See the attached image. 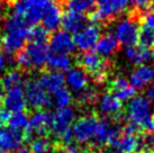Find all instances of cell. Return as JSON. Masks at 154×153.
Segmentation results:
<instances>
[{"instance_id":"cell-1","label":"cell","mask_w":154,"mask_h":153,"mask_svg":"<svg viewBox=\"0 0 154 153\" xmlns=\"http://www.w3.org/2000/svg\"><path fill=\"white\" fill-rule=\"evenodd\" d=\"M73 140L79 144L112 145L119 137V130L108 119L86 114L77 119L72 127Z\"/></svg>"},{"instance_id":"cell-2","label":"cell","mask_w":154,"mask_h":153,"mask_svg":"<svg viewBox=\"0 0 154 153\" xmlns=\"http://www.w3.org/2000/svg\"><path fill=\"white\" fill-rule=\"evenodd\" d=\"M125 118L127 123L125 132H154V113L144 96H134L127 102Z\"/></svg>"},{"instance_id":"cell-3","label":"cell","mask_w":154,"mask_h":153,"mask_svg":"<svg viewBox=\"0 0 154 153\" xmlns=\"http://www.w3.org/2000/svg\"><path fill=\"white\" fill-rule=\"evenodd\" d=\"M75 120V111L71 107L57 108L51 113L50 132L59 139L62 144L71 146L73 140L72 126Z\"/></svg>"},{"instance_id":"cell-4","label":"cell","mask_w":154,"mask_h":153,"mask_svg":"<svg viewBox=\"0 0 154 153\" xmlns=\"http://www.w3.org/2000/svg\"><path fill=\"white\" fill-rule=\"evenodd\" d=\"M55 4L54 0H17L11 14L22 18L26 25H37Z\"/></svg>"},{"instance_id":"cell-5","label":"cell","mask_w":154,"mask_h":153,"mask_svg":"<svg viewBox=\"0 0 154 153\" xmlns=\"http://www.w3.org/2000/svg\"><path fill=\"white\" fill-rule=\"evenodd\" d=\"M48 56L50 48L46 44L30 42L25 48L18 52L15 62L23 70H34L43 68L47 63Z\"/></svg>"},{"instance_id":"cell-6","label":"cell","mask_w":154,"mask_h":153,"mask_svg":"<svg viewBox=\"0 0 154 153\" xmlns=\"http://www.w3.org/2000/svg\"><path fill=\"white\" fill-rule=\"evenodd\" d=\"M96 10L88 14V18L94 25L107 24L117 16L124 14L128 7V0H96Z\"/></svg>"},{"instance_id":"cell-7","label":"cell","mask_w":154,"mask_h":153,"mask_svg":"<svg viewBox=\"0 0 154 153\" xmlns=\"http://www.w3.org/2000/svg\"><path fill=\"white\" fill-rule=\"evenodd\" d=\"M140 19L141 15L131 11L127 17L120 19L114 28V36L119 44L125 46H134L138 43V33H140Z\"/></svg>"},{"instance_id":"cell-8","label":"cell","mask_w":154,"mask_h":153,"mask_svg":"<svg viewBox=\"0 0 154 153\" xmlns=\"http://www.w3.org/2000/svg\"><path fill=\"white\" fill-rule=\"evenodd\" d=\"M27 105L35 111H44L53 106L52 96L44 89L38 79H28L24 83Z\"/></svg>"},{"instance_id":"cell-9","label":"cell","mask_w":154,"mask_h":153,"mask_svg":"<svg viewBox=\"0 0 154 153\" xmlns=\"http://www.w3.org/2000/svg\"><path fill=\"white\" fill-rule=\"evenodd\" d=\"M50 113L45 111H35L28 118V124L24 131L25 140L32 141L46 135L50 132Z\"/></svg>"},{"instance_id":"cell-10","label":"cell","mask_w":154,"mask_h":153,"mask_svg":"<svg viewBox=\"0 0 154 153\" xmlns=\"http://www.w3.org/2000/svg\"><path fill=\"white\" fill-rule=\"evenodd\" d=\"M77 63L87 73L92 74V76L96 74L108 72L109 64L106 59L97 54L94 51H86L79 54L77 56Z\"/></svg>"},{"instance_id":"cell-11","label":"cell","mask_w":154,"mask_h":153,"mask_svg":"<svg viewBox=\"0 0 154 153\" xmlns=\"http://www.w3.org/2000/svg\"><path fill=\"white\" fill-rule=\"evenodd\" d=\"M29 30L27 27H20L18 30L7 32L2 38V47L7 55H14L20 52L28 39Z\"/></svg>"},{"instance_id":"cell-12","label":"cell","mask_w":154,"mask_h":153,"mask_svg":"<svg viewBox=\"0 0 154 153\" xmlns=\"http://www.w3.org/2000/svg\"><path fill=\"white\" fill-rule=\"evenodd\" d=\"M101 35V30L99 25H91L86 26L83 30L78 32L77 34H74L73 41L75 44V47H78L81 51H90L94 46H96L97 42L100 38Z\"/></svg>"},{"instance_id":"cell-13","label":"cell","mask_w":154,"mask_h":153,"mask_svg":"<svg viewBox=\"0 0 154 153\" xmlns=\"http://www.w3.org/2000/svg\"><path fill=\"white\" fill-rule=\"evenodd\" d=\"M25 141L24 132L13 130L9 126L0 127V152H15L22 148Z\"/></svg>"},{"instance_id":"cell-14","label":"cell","mask_w":154,"mask_h":153,"mask_svg":"<svg viewBox=\"0 0 154 153\" xmlns=\"http://www.w3.org/2000/svg\"><path fill=\"white\" fill-rule=\"evenodd\" d=\"M2 102H4L5 109L8 113L14 114V113L25 111L26 107H27V101L25 98L24 85L6 90Z\"/></svg>"},{"instance_id":"cell-15","label":"cell","mask_w":154,"mask_h":153,"mask_svg":"<svg viewBox=\"0 0 154 153\" xmlns=\"http://www.w3.org/2000/svg\"><path fill=\"white\" fill-rule=\"evenodd\" d=\"M50 51L54 54L69 55L75 51V44L72 36L64 30H56L50 38Z\"/></svg>"},{"instance_id":"cell-16","label":"cell","mask_w":154,"mask_h":153,"mask_svg":"<svg viewBox=\"0 0 154 153\" xmlns=\"http://www.w3.org/2000/svg\"><path fill=\"white\" fill-rule=\"evenodd\" d=\"M154 81V67L142 64L133 70L129 76L131 86L135 90L147 88Z\"/></svg>"},{"instance_id":"cell-17","label":"cell","mask_w":154,"mask_h":153,"mask_svg":"<svg viewBox=\"0 0 154 153\" xmlns=\"http://www.w3.org/2000/svg\"><path fill=\"white\" fill-rule=\"evenodd\" d=\"M65 85L75 95L89 87V76L80 68H71L65 76Z\"/></svg>"},{"instance_id":"cell-18","label":"cell","mask_w":154,"mask_h":153,"mask_svg":"<svg viewBox=\"0 0 154 153\" xmlns=\"http://www.w3.org/2000/svg\"><path fill=\"white\" fill-rule=\"evenodd\" d=\"M38 82L48 94L54 95L56 91L65 87V76L62 72L46 71L43 72L38 78Z\"/></svg>"},{"instance_id":"cell-19","label":"cell","mask_w":154,"mask_h":153,"mask_svg":"<svg viewBox=\"0 0 154 153\" xmlns=\"http://www.w3.org/2000/svg\"><path fill=\"white\" fill-rule=\"evenodd\" d=\"M141 137L136 133L128 132H125L123 135H119L118 140L114 144V148L122 153H134L141 149Z\"/></svg>"},{"instance_id":"cell-20","label":"cell","mask_w":154,"mask_h":153,"mask_svg":"<svg viewBox=\"0 0 154 153\" xmlns=\"http://www.w3.org/2000/svg\"><path fill=\"white\" fill-rule=\"evenodd\" d=\"M97 104L99 111L103 116H118L122 111V101L109 92L99 96Z\"/></svg>"},{"instance_id":"cell-21","label":"cell","mask_w":154,"mask_h":153,"mask_svg":"<svg viewBox=\"0 0 154 153\" xmlns=\"http://www.w3.org/2000/svg\"><path fill=\"white\" fill-rule=\"evenodd\" d=\"M87 17L80 14H75L72 11H68V13L63 14L62 16V21H61V26L63 27L64 32L66 33H73L77 34L78 32H80L86 27L87 24Z\"/></svg>"},{"instance_id":"cell-22","label":"cell","mask_w":154,"mask_h":153,"mask_svg":"<svg viewBox=\"0 0 154 153\" xmlns=\"http://www.w3.org/2000/svg\"><path fill=\"white\" fill-rule=\"evenodd\" d=\"M118 50H119V43L111 33H107V34L100 36L99 41L96 44L97 54H99L103 59L115 54Z\"/></svg>"},{"instance_id":"cell-23","label":"cell","mask_w":154,"mask_h":153,"mask_svg":"<svg viewBox=\"0 0 154 153\" xmlns=\"http://www.w3.org/2000/svg\"><path fill=\"white\" fill-rule=\"evenodd\" d=\"M62 9L60 5L55 4L52 7L42 19V26L48 32V30H56L61 26L62 21Z\"/></svg>"},{"instance_id":"cell-24","label":"cell","mask_w":154,"mask_h":153,"mask_svg":"<svg viewBox=\"0 0 154 153\" xmlns=\"http://www.w3.org/2000/svg\"><path fill=\"white\" fill-rule=\"evenodd\" d=\"M125 56L131 61L132 64L142 65L151 59V53L147 48L142 46H127L125 48Z\"/></svg>"},{"instance_id":"cell-25","label":"cell","mask_w":154,"mask_h":153,"mask_svg":"<svg viewBox=\"0 0 154 153\" xmlns=\"http://www.w3.org/2000/svg\"><path fill=\"white\" fill-rule=\"evenodd\" d=\"M47 67L51 69L52 71L61 72V71H69L71 69L72 60L69 55L64 54H50L47 60Z\"/></svg>"},{"instance_id":"cell-26","label":"cell","mask_w":154,"mask_h":153,"mask_svg":"<svg viewBox=\"0 0 154 153\" xmlns=\"http://www.w3.org/2000/svg\"><path fill=\"white\" fill-rule=\"evenodd\" d=\"M66 8L69 11L83 15L91 13L96 6L94 0H66Z\"/></svg>"},{"instance_id":"cell-27","label":"cell","mask_w":154,"mask_h":153,"mask_svg":"<svg viewBox=\"0 0 154 153\" xmlns=\"http://www.w3.org/2000/svg\"><path fill=\"white\" fill-rule=\"evenodd\" d=\"M5 90L11 89L17 86H23V74L19 70H10L0 80Z\"/></svg>"},{"instance_id":"cell-28","label":"cell","mask_w":154,"mask_h":153,"mask_svg":"<svg viewBox=\"0 0 154 153\" xmlns=\"http://www.w3.org/2000/svg\"><path fill=\"white\" fill-rule=\"evenodd\" d=\"M28 118L29 117H28V115L26 114L25 111L14 113V114H10L7 124H8L9 127L13 128V130H16V131H19V132H24L27 124H28Z\"/></svg>"},{"instance_id":"cell-29","label":"cell","mask_w":154,"mask_h":153,"mask_svg":"<svg viewBox=\"0 0 154 153\" xmlns=\"http://www.w3.org/2000/svg\"><path fill=\"white\" fill-rule=\"evenodd\" d=\"M52 99H53V105H55L57 108H65L70 106L72 101V96L70 90L64 87L59 91H56L54 95H52Z\"/></svg>"},{"instance_id":"cell-30","label":"cell","mask_w":154,"mask_h":153,"mask_svg":"<svg viewBox=\"0 0 154 153\" xmlns=\"http://www.w3.org/2000/svg\"><path fill=\"white\" fill-rule=\"evenodd\" d=\"M138 43L140 46L144 48H154V30L142 26L140 33H138Z\"/></svg>"},{"instance_id":"cell-31","label":"cell","mask_w":154,"mask_h":153,"mask_svg":"<svg viewBox=\"0 0 154 153\" xmlns=\"http://www.w3.org/2000/svg\"><path fill=\"white\" fill-rule=\"evenodd\" d=\"M29 149L33 153H46L53 149V144L46 136H42L32 140Z\"/></svg>"},{"instance_id":"cell-32","label":"cell","mask_w":154,"mask_h":153,"mask_svg":"<svg viewBox=\"0 0 154 153\" xmlns=\"http://www.w3.org/2000/svg\"><path fill=\"white\" fill-rule=\"evenodd\" d=\"M98 98V91L92 87H88L83 91L77 94V100L81 105H91L97 101Z\"/></svg>"},{"instance_id":"cell-33","label":"cell","mask_w":154,"mask_h":153,"mask_svg":"<svg viewBox=\"0 0 154 153\" xmlns=\"http://www.w3.org/2000/svg\"><path fill=\"white\" fill-rule=\"evenodd\" d=\"M28 39L32 43H39V44H46L48 39V32L43 26H34L32 30H29Z\"/></svg>"},{"instance_id":"cell-34","label":"cell","mask_w":154,"mask_h":153,"mask_svg":"<svg viewBox=\"0 0 154 153\" xmlns=\"http://www.w3.org/2000/svg\"><path fill=\"white\" fill-rule=\"evenodd\" d=\"M132 4V11L138 14V15H144L149 11V9L152 7L151 0H128Z\"/></svg>"},{"instance_id":"cell-35","label":"cell","mask_w":154,"mask_h":153,"mask_svg":"<svg viewBox=\"0 0 154 153\" xmlns=\"http://www.w3.org/2000/svg\"><path fill=\"white\" fill-rule=\"evenodd\" d=\"M129 86H131L129 85V81L124 76H117L110 81V89L114 94L117 92V91L125 89V88H127Z\"/></svg>"},{"instance_id":"cell-36","label":"cell","mask_w":154,"mask_h":153,"mask_svg":"<svg viewBox=\"0 0 154 153\" xmlns=\"http://www.w3.org/2000/svg\"><path fill=\"white\" fill-rule=\"evenodd\" d=\"M135 91H136V90L134 89L132 86H129L127 88L120 90V91H117V92H115V94H112V95H114L119 101H129V100L134 97Z\"/></svg>"},{"instance_id":"cell-37","label":"cell","mask_w":154,"mask_h":153,"mask_svg":"<svg viewBox=\"0 0 154 153\" xmlns=\"http://www.w3.org/2000/svg\"><path fill=\"white\" fill-rule=\"evenodd\" d=\"M140 24H142V26L149 27V28L154 30V11H147L146 14L142 15L141 19H140Z\"/></svg>"},{"instance_id":"cell-38","label":"cell","mask_w":154,"mask_h":153,"mask_svg":"<svg viewBox=\"0 0 154 153\" xmlns=\"http://www.w3.org/2000/svg\"><path fill=\"white\" fill-rule=\"evenodd\" d=\"M144 97L147 99V101L150 102L151 105H154V83L150 85L146 88L145 96Z\"/></svg>"},{"instance_id":"cell-39","label":"cell","mask_w":154,"mask_h":153,"mask_svg":"<svg viewBox=\"0 0 154 153\" xmlns=\"http://www.w3.org/2000/svg\"><path fill=\"white\" fill-rule=\"evenodd\" d=\"M9 116H10V113H8L5 108L0 107V127H2L5 124L8 122Z\"/></svg>"},{"instance_id":"cell-40","label":"cell","mask_w":154,"mask_h":153,"mask_svg":"<svg viewBox=\"0 0 154 153\" xmlns=\"http://www.w3.org/2000/svg\"><path fill=\"white\" fill-rule=\"evenodd\" d=\"M147 144H149V146H150V151L151 153H154V132L153 134H151L150 137L147 139Z\"/></svg>"},{"instance_id":"cell-41","label":"cell","mask_w":154,"mask_h":153,"mask_svg":"<svg viewBox=\"0 0 154 153\" xmlns=\"http://www.w3.org/2000/svg\"><path fill=\"white\" fill-rule=\"evenodd\" d=\"M69 153H89L85 149H79V148H74V146H70V152Z\"/></svg>"},{"instance_id":"cell-42","label":"cell","mask_w":154,"mask_h":153,"mask_svg":"<svg viewBox=\"0 0 154 153\" xmlns=\"http://www.w3.org/2000/svg\"><path fill=\"white\" fill-rule=\"evenodd\" d=\"M13 153H33V152L30 151L29 148H27V146H22V148H19V149L16 150V151Z\"/></svg>"},{"instance_id":"cell-43","label":"cell","mask_w":154,"mask_h":153,"mask_svg":"<svg viewBox=\"0 0 154 153\" xmlns=\"http://www.w3.org/2000/svg\"><path fill=\"white\" fill-rule=\"evenodd\" d=\"M6 63H7V60L5 59V56L2 54H0V72H2V70L6 67Z\"/></svg>"},{"instance_id":"cell-44","label":"cell","mask_w":154,"mask_h":153,"mask_svg":"<svg viewBox=\"0 0 154 153\" xmlns=\"http://www.w3.org/2000/svg\"><path fill=\"white\" fill-rule=\"evenodd\" d=\"M46 153H66V152H65L64 150L60 149V148H53V149L50 150V151Z\"/></svg>"},{"instance_id":"cell-45","label":"cell","mask_w":154,"mask_h":153,"mask_svg":"<svg viewBox=\"0 0 154 153\" xmlns=\"http://www.w3.org/2000/svg\"><path fill=\"white\" fill-rule=\"evenodd\" d=\"M5 94H6V90L4 89V87H2V85L0 83V102H2V100H4Z\"/></svg>"},{"instance_id":"cell-46","label":"cell","mask_w":154,"mask_h":153,"mask_svg":"<svg viewBox=\"0 0 154 153\" xmlns=\"http://www.w3.org/2000/svg\"><path fill=\"white\" fill-rule=\"evenodd\" d=\"M5 9H6V6H5L4 0H0V16L5 13Z\"/></svg>"},{"instance_id":"cell-47","label":"cell","mask_w":154,"mask_h":153,"mask_svg":"<svg viewBox=\"0 0 154 153\" xmlns=\"http://www.w3.org/2000/svg\"><path fill=\"white\" fill-rule=\"evenodd\" d=\"M2 47V36H1V34H0V48Z\"/></svg>"},{"instance_id":"cell-48","label":"cell","mask_w":154,"mask_h":153,"mask_svg":"<svg viewBox=\"0 0 154 153\" xmlns=\"http://www.w3.org/2000/svg\"><path fill=\"white\" fill-rule=\"evenodd\" d=\"M151 58H152V60H153V62H154V48H153V52L151 53Z\"/></svg>"},{"instance_id":"cell-49","label":"cell","mask_w":154,"mask_h":153,"mask_svg":"<svg viewBox=\"0 0 154 153\" xmlns=\"http://www.w3.org/2000/svg\"><path fill=\"white\" fill-rule=\"evenodd\" d=\"M142 153H151V152H150V151H143Z\"/></svg>"},{"instance_id":"cell-50","label":"cell","mask_w":154,"mask_h":153,"mask_svg":"<svg viewBox=\"0 0 154 153\" xmlns=\"http://www.w3.org/2000/svg\"><path fill=\"white\" fill-rule=\"evenodd\" d=\"M99 153H110V152H107V151H103V152H99Z\"/></svg>"},{"instance_id":"cell-51","label":"cell","mask_w":154,"mask_h":153,"mask_svg":"<svg viewBox=\"0 0 154 153\" xmlns=\"http://www.w3.org/2000/svg\"><path fill=\"white\" fill-rule=\"evenodd\" d=\"M153 8H154V6H153Z\"/></svg>"},{"instance_id":"cell-52","label":"cell","mask_w":154,"mask_h":153,"mask_svg":"<svg viewBox=\"0 0 154 153\" xmlns=\"http://www.w3.org/2000/svg\"><path fill=\"white\" fill-rule=\"evenodd\" d=\"M0 153H2V152H0Z\"/></svg>"}]
</instances>
